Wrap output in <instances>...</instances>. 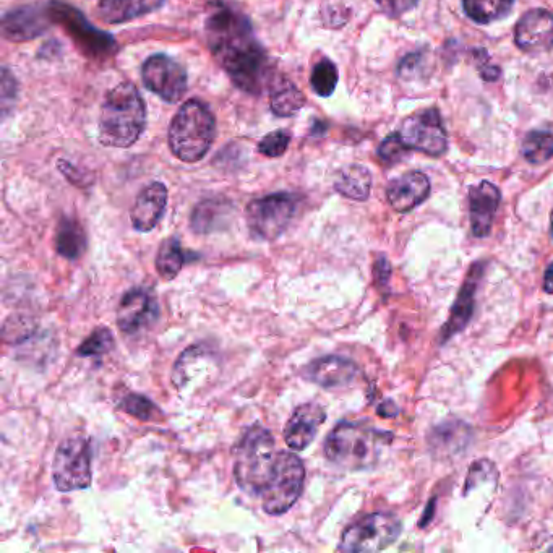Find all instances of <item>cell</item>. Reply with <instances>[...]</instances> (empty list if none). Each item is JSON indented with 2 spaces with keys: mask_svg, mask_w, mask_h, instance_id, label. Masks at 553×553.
I'll return each mask as SVG.
<instances>
[{
  "mask_svg": "<svg viewBox=\"0 0 553 553\" xmlns=\"http://www.w3.org/2000/svg\"><path fill=\"white\" fill-rule=\"evenodd\" d=\"M515 0H463L464 12L479 25H489L510 15Z\"/></svg>",
  "mask_w": 553,
  "mask_h": 553,
  "instance_id": "cell-29",
  "label": "cell"
},
{
  "mask_svg": "<svg viewBox=\"0 0 553 553\" xmlns=\"http://www.w3.org/2000/svg\"><path fill=\"white\" fill-rule=\"evenodd\" d=\"M49 10H51V15L56 17L57 22H61L69 30L75 43L80 44V48L88 54L104 56L116 49V44L111 36L88 25V22L82 17V13L75 12L69 5L51 4Z\"/></svg>",
  "mask_w": 553,
  "mask_h": 553,
  "instance_id": "cell-14",
  "label": "cell"
},
{
  "mask_svg": "<svg viewBox=\"0 0 553 553\" xmlns=\"http://www.w3.org/2000/svg\"><path fill=\"white\" fill-rule=\"evenodd\" d=\"M338 77L336 65L330 59L323 57L322 61L317 62L313 67L312 75H310V86L318 96L326 98V96L335 93Z\"/></svg>",
  "mask_w": 553,
  "mask_h": 553,
  "instance_id": "cell-32",
  "label": "cell"
},
{
  "mask_svg": "<svg viewBox=\"0 0 553 553\" xmlns=\"http://www.w3.org/2000/svg\"><path fill=\"white\" fill-rule=\"evenodd\" d=\"M56 250L67 260H78L82 257L86 250V234L82 224L64 216L57 226Z\"/></svg>",
  "mask_w": 553,
  "mask_h": 553,
  "instance_id": "cell-27",
  "label": "cell"
},
{
  "mask_svg": "<svg viewBox=\"0 0 553 553\" xmlns=\"http://www.w3.org/2000/svg\"><path fill=\"white\" fill-rule=\"evenodd\" d=\"M409 150L411 148L404 143L401 133H391L390 137H386L378 148V158L382 163L393 166V164L401 163L408 155Z\"/></svg>",
  "mask_w": 553,
  "mask_h": 553,
  "instance_id": "cell-34",
  "label": "cell"
},
{
  "mask_svg": "<svg viewBox=\"0 0 553 553\" xmlns=\"http://www.w3.org/2000/svg\"><path fill=\"white\" fill-rule=\"evenodd\" d=\"M304 106V93L289 78H273V82L270 85V108L275 116H294Z\"/></svg>",
  "mask_w": 553,
  "mask_h": 553,
  "instance_id": "cell-24",
  "label": "cell"
},
{
  "mask_svg": "<svg viewBox=\"0 0 553 553\" xmlns=\"http://www.w3.org/2000/svg\"><path fill=\"white\" fill-rule=\"evenodd\" d=\"M17 96V82L15 77L9 72V69L2 70V108H4V114H7V108L12 106Z\"/></svg>",
  "mask_w": 553,
  "mask_h": 553,
  "instance_id": "cell-37",
  "label": "cell"
},
{
  "mask_svg": "<svg viewBox=\"0 0 553 553\" xmlns=\"http://www.w3.org/2000/svg\"><path fill=\"white\" fill-rule=\"evenodd\" d=\"M516 46L528 54H541L553 46V15L549 10L524 13L515 31Z\"/></svg>",
  "mask_w": 553,
  "mask_h": 553,
  "instance_id": "cell-15",
  "label": "cell"
},
{
  "mask_svg": "<svg viewBox=\"0 0 553 553\" xmlns=\"http://www.w3.org/2000/svg\"><path fill=\"white\" fill-rule=\"evenodd\" d=\"M117 408L125 414L135 417L140 422H156L163 417L161 409L151 399L146 398V396L135 395V393L124 396L117 403Z\"/></svg>",
  "mask_w": 553,
  "mask_h": 553,
  "instance_id": "cell-31",
  "label": "cell"
},
{
  "mask_svg": "<svg viewBox=\"0 0 553 553\" xmlns=\"http://www.w3.org/2000/svg\"><path fill=\"white\" fill-rule=\"evenodd\" d=\"M335 190L341 193L343 197L365 202L370 197L372 190V176L369 169L361 164H351L338 172L335 181Z\"/></svg>",
  "mask_w": 553,
  "mask_h": 553,
  "instance_id": "cell-25",
  "label": "cell"
},
{
  "mask_svg": "<svg viewBox=\"0 0 553 553\" xmlns=\"http://www.w3.org/2000/svg\"><path fill=\"white\" fill-rule=\"evenodd\" d=\"M393 433L373 429L364 422H341L331 430L323 450L330 463L346 471L372 468L390 445Z\"/></svg>",
  "mask_w": 553,
  "mask_h": 553,
  "instance_id": "cell-3",
  "label": "cell"
},
{
  "mask_svg": "<svg viewBox=\"0 0 553 553\" xmlns=\"http://www.w3.org/2000/svg\"><path fill=\"white\" fill-rule=\"evenodd\" d=\"M166 0H99L96 15L108 25H121L163 7Z\"/></svg>",
  "mask_w": 553,
  "mask_h": 553,
  "instance_id": "cell-22",
  "label": "cell"
},
{
  "mask_svg": "<svg viewBox=\"0 0 553 553\" xmlns=\"http://www.w3.org/2000/svg\"><path fill=\"white\" fill-rule=\"evenodd\" d=\"M401 137L411 150L425 155L442 156L448 148L445 127L437 109H425L406 119Z\"/></svg>",
  "mask_w": 553,
  "mask_h": 553,
  "instance_id": "cell-11",
  "label": "cell"
},
{
  "mask_svg": "<svg viewBox=\"0 0 553 553\" xmlns=\"http://www.w3.org/2000/svg\"><path fill=\"white\" fill-rule=\"evenodd\" d=\"M403 524L393 513H372L351 524L341 537V552H382L401 536Z\"/></svg>",
  "mask_w": 553,
  "mask_h": 553,
  "instance_id": "cell-9",
  "label": "cell"
},
{
  "mask_svg": "<svg viewBox=\"0 0 553 553\" xmlns=\"http://www.w3.org/2000/svg\"><path fill=\"white\" fill-rule=\"evenodd\" d=\"M325 421L326 412L320 404H301L292 412L291 419L284 427V442L291 450L304 451L313 442V438L317 437L318 430Z\"/></svg>",
  "mask_w": 553,
  "mask_h": 553,
  "instance_id": "cell-17",
  "label": "cell"
},
{
  "mask_svg": "<svg viewBox=\"0 0 553 553\" xmlns=\"http://www.w3.org/2000/svg\"><path fill=\"white\" fill-rule=\"evenodd\" d=\"M305 380L322 388H343L351 385L359 375L356 362L346 357L326 356L310 362L302 370Z\"/></svg>",
  "mask_w": 553,
  "mask_h": 553,
  "instance_id": "cell-16",
  "label": "cell"
},
{
  "mask_svg": "<svg viewBox=\"0 0 553 553\" xmlns=\"http://www.w3.org/2000/svg\"><path fill=\"white\" fill-rule=\"evenodd\" d=\"M114 349V335L109 328H96L77 349L78 356L98 357Z\"/></svg>",
  "mask_w": 553,
  "mask_h": 553,
  "instance_id": "cell-33",
  "label": "cell"
},
{
  "mask_svg": "<svg viewBox=\"0 0 553 553\" xmlns=\"http://www.w3.org/2000/svg\"><path fill=\"white\" fill-rule=\"evenodd\" d=\"M500 200V190L492 182L482 181L481 184L469 189V215L474 236H489Z\"/></svg>",
  "mask_w": 553,
  "mask_h": 553,
  "instance_id": "cell-19",
  "label": "cell"
},
{
  "mask_svg": "<svg viewBox=\"0 0 553 553\" xmlns=\"http://www.w3.org/2000/svg\"><path fill=\"white\" fill-rule=\"evenodd\" d=\"M304 484L305 466L302 459L291 451H278L275 469L260 495L266 515L288 513L301 497Z\"/></svg>",
  "mask_w": 553,
  "mask_h": 553,
  "instance_id": "cell-6",
  "label": "cell"
},
{
  "mask_svg": "<svg viewBox=\"0 0 553 553\" xmlns=\"http://www.w3.org/2000/svg\"><path fill=\"white\" fill-rule=\"evenodd\" d=\"M187 262V253L177 237H169L159 245L155 265L158 275L164 281H172L181 273L182 266Z\"/></svg>",
  "mask_w": 553,
  "mask_h": 553,
  "instance_id": "cell-28",
  "label": "cell"
},
{
  "mask_svg": "<svg viewBox=\"0 0 553 553\" xmlns=\"http://www.w3.org/2000/svg\"><path fill=\"white\" fill-rule=\"evenodd\" d=\"M383 12L388 13L390 17H401L403 13L416 7L419 0H375Z\"/></svg>",
  "mask_w": 553,
  "mask_h": 553,
  "instance_id": "cell-36",
  "label": "cell"
},
{
  "mask_svg": "<svg viewBox=\"0 0 553 553\" xmlns=\"http://www.w3.org/2000/svg\"><path fill=\"white\" fill-rule=\"evenodd\" d=\"M544 291L547 294H553V262L550 263L549 268L545 271Z\"/></svg>",
  "mask_w": 553,
  "mask_h": 553,
  "instance_id": "cell-38",
  "label": "cell"
},
{
  "mask_svg": "<svg viewBox=\"0 0 553 553\" xmlns=\"http://www.w3.org/2000/svg\"><path fill=\"white\" fill-rule=\"evenodd\" d=\"M48 13L39 7H20V9L10 10L5 13L2 30L4 36L10 41H31L43 35L49 26Z\"/></svg>",
  "mask_w": 553,
  "mask_h": 553,
  "instance_id": "cell-21",
  "label": "cell"
},
{
  "mask_svg": "<svg viewBox=\"0 0 553 553\" xmlns=\"http://www.w3.org/2000/svg\"><path fill=\"white\" fill-rule=\"evenodd\" d=\"M142 78L146 88L166 103H179L189 86L184 65L166 54L148 57L142 67Z\"/></svg>",
  "mask_w": 553,
  "mask_h": 553,
  "instance_id": "cell-10",
  "label": "cell"
},
{
  "mask_svg": "<svg viewBox=\"0 0 553 553\" xmlns=\"http://www.w3.org/2000/svg\"><path fill=\"white\" fill-rule=\"evenodd\" d=\"M289 143H291V133L288 130H275L260 140L258 153H262L266 158H281L288 151Z\"/></svg>",
  "mask_w": 553,
  "mask_h": 553,
  "instance_id": "cell-35",
  "label": "cell"
},
{
  "mask_svg": "<svg viewBox=\"0 0 553 553\" xmlns=\"http://www.w3.org/2000/svg\"><path fill=\"white\" fill-rule=\"evenodd\" d=\"M219 372V356L208 344H192L182 352L174 369H172V385L179 393H185L195 386V383L210 380L211 375Z\"/></svg>",
  "mask_w": 553,
  "mask_h": 553,
  "instance_id": "cell-12",
  "label": "cell"
},
{
  "mask_svg": "<svg viewBox=\"0 0 553 553\" xmlns=\"http://www.w3.org/2000/svg\"><path fill=\"white\" fill-rule=\"evenodd\" d=\"M477 281H479L477 266L476 268L472 266L471 276L466 279L463 289L459 291L458 301H456L455 309L451 312L450 322L446 323L445 330H443L445 339L451 338L459 330H463L464 326L468 325L469 318L472 317V312H474Z\"/></svg>",
  "mask_w": 553,
  "mask_h": 553,
  "instance_id": "cell-26",
  "label": "cell"
},
{
  "mask_svg": "<svg viewBox=\"0 0 553 553\" xmlns=\"http://www.w3.org/2000/svg\"><path fill=\"white\" fill-rule=\"evenodd\" d=\"M232 215L231 203L221 198H210L198 203L192 211L190 228L197 234H210L228 224Z\"/></svg>",
  "mask_w": 553,
  "mask_h": 553,
  "instance_id": "cell-23",
  "label": "cell"
},
{
  "mask_svg": "<svg viewBox=\"0 0 553 553\" xmlns=\"http://www.w3.org/2000/svg\"><path fill=\"white\" fill-rule=\"evenodd\" d=\"M523 156L531 164H544L553 158V132L532 130L523 140Z\"/></svg>",
  "mask_w": 553,
  "mask_h": 553,
  "instance_id": "cell-30",
  "label": "cell"
},
{
  "mask_svg": "<svg viewBox=\"0 0 553 553\" xmlns=\"http://www.w3.org/2000/svg\"><path fill=\"white\" fill-rule=\"evenodd\" d=\"M215 137V116L200 99L185 101L169 125V148L172 155L184 163L202 161Z\"/></svg>",
  "mask_w": 553,
  "mask_h": 553,
  "instance_id": "cell-4",
  "label": "cell"
},
{
  "mask_svg": "<svg viewBox=\"0 0 553 553\" xmlns=\"http://www.w3.org/2000/svg\"><path fill=\"white\" fill-rule=\"evenodd\" d=\"M299 208V197L279 192L257 198L245 210L247 226L260 241H276L283 236Z\"/></svg>",
  "mask_w": 553,
  "mask_h": 553,
  "instance_id": "cell-7",
  "label": "cell"
},
{
  "mask_svg": "<svg viewBox=\"0 0 553 553\" xmlns=\"http://www.w3.org/2000/svg\"><path fill=\"white\" fill-rule=\"evenodd\" d=\"M275 437L260 424L245 430L234 451V477L244 492L260 497L275 469Z\"/></svg>",
  "mask_w": 553,
  "mask_h": 553,
  "instance_id": "cell-5",
  "label": "cell"
},
{
  "mask_svg": "<svg viewBox=\"0 0 553 553\" xmlns=\"http://www.w3.org/2000/svg\"><path fill=\"white\" fill-rule=\"evenodd\" d=\"M430 195L429 177L419 171L408 172L391 181L386 189L388 202L399 213H408L421 205Z\"/></svg>",
  "mask_w": 553,
  "mask_h": 553,
  "instance_id": "cell-20",
  "label": "cell"
},
{
  "mask_svg": "<svg viewBox=\"0 0 553 553\" xmlns=\"http://www.w3.org/2000/svg\"><path fill=\"white\" fill-rule=\"evenodd\" d=\"M168 206V189L161 182H151L142 192L130 210L132 226L138 232H150L158 226Z\"/></svg>",
  "mask_w": 553,
  "mask_h": 553,
  "instance_id": "cell-18",
  "label": "cell"
},
{
  "mask_svg": "<svg viewBox=\"0 0 553 553\" xmlns=\"http://www.w3.org/2000/svg\"><path fill=\"white\" fill-rule=\"evenodd\" d=\"M52 482L59 492L90 489L93 482L91 446L85 437L72 435L57 446L52 459Z\"/></svg>",
  "mask_w": 553,
  "mask_h": 553,
  "instance_id": "cell-8",
  "label": "cell"
},
{
  "mask_svg": "<svg viewBox=\"0 0 553 553\" xmlns=\"http://www.w3.org/2000/svg\"><path fill=\"white\" fill-rule=\"evenodd\" d=\"M552 236H553V213H552Z\"/></svg>",
  "mask_w": 553,
  "mask_h": 553,
  "instance_id": "cell-39",
  "label": "cell"
},
{
  "mask_svg": "<svg viewBox=\"0 0 553 553\" xmlns=\"http://www.w3.org/2000/svg\"><path fill=\"white\" fill-rule=\"evenodd\" d=\"M206 43L221 69L239 90L262 95L276 77L270 57L253 33L249 18L226 4H215L205 22Z\"/></svg>",
  "mask_w": 553,
  "mask_h": 553,
  "instance_id": "cell-1",
  "label": "cell"
},
{
  "mask_svg": "<svg viewBox=\"0 0 553 553\" xmlns=\"http://www.w3.org/2000/svg\"><path fill=\"white\" fill-rule=\"evenodd\" d=\"M146 129V106L137 86L122 82L104 96L99 112V143L109 148H130Z\"/></svg>",
  "mask_w": 553,
  "mask_h": 553,
  "instance_id": "cell-2",
  "label": "cell"
},
{
  "mask_svg": "<svg viewBox=\"0 0 553 553\" xmlns=\"http://www.w3.org/2000/svg\"><path fill=\"white\" fill-rule=\"evenodd\" d=\"M158 301L143 288L130 289L117 307V326L124 335H137L158 318Z\"/></svg>",
  "mask_w": 553,
  "mask_h": 553,
  "instance_id": "cell-13",
  "label": "cell"
}]
</instances>
